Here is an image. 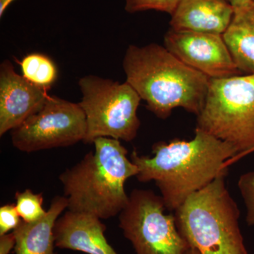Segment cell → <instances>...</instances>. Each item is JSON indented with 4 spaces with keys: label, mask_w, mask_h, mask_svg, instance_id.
<instances>
[{
    "label": "cell",
    "mask_w": 254,
    "mask_h": 254,
    "mask_svg": "<svg viewBox=\"0 0 254 254\" xmlns=\"http://www.w3.org/2000/svg\"><path fill=\"white\" fill-rule=\"evenodd\" d=\"M239 190L246 206V222L249 226L254 225V170L241 175Z\"/></svg>",
    "instance_id": "18"
},
{
    "label": "cell",
    "mask_w": 254,
    "mask_h": 254,
    "mask_svg": "<svg viewBox=\"0 0 254 254\" xmlns=\"http://www.w3.org/2000/svg\"><path fill=\"white\" fill-rule=\"evenodd\" d=\"M153 157L132 152L141 182L154 181L166 209L175 211L190 196L215 179L227 175L225 163L238 154L230 143L195 128L190 141H160L153 146Z\"/></svg>",
    "instance_id": "1"
},
{
    "label": "cell",
    "mask_w": 254,
    "mask_h": 254,
    "mask_svg": "<svg viewBox=\"0 0 254 254\" xmlns=\"http://www.w3.org/2000/svg\"><path fill=\"white\" fill-rule=\"evenodd\" d=\"M105 230L98 217L67 210L55 222V247L87 254H118L105 238Z\"/></svg>",
    "instance_id": "11"
},
{
    "label": "cell",
    "mask_w": 254,
    "mask_h": 254,
    "mask_svg": "<svg viewBox=\"0 0 254 254\" xmlns=\"http://www.w3.org/2000/svg\"><path fill=\"white\" fill-rule=\"evenodd\" d=\"M165 209L162 197L153 190L130 193L119 220L136 254H185L190 248L179 232L175 215L165 214Z\"/></svg>",
    "instance_id": "7"
},
{
    "label": "cell",
    "mask_w": 254,
    "mask_h": 254,
    "mask_svg": "<svg viewBox=\"0 0 254 254\" xmlns=\"http://www.w3.org/2000/svg\"><path fill=\"white\" fill-rule=\"evenodd\" d=\"M16 245L13 232L0 236V254H9Z\"/></svg>",
    "instance_id": "20"
},
{
    "label": "cell",
    "mask_w": 254,
    "mask_h": 254,
    "mask_svg": "<svg viewBox=\"0 0 254 254\" xmlns=\"http://www.w3.org/2000/svg\"><path fill=\"white\" fill-rule=\"evenodd\" d=\"M82 98L79 105L86 120L84 143L100 137L131 142L136 138L141 122L137 110L141 98L127 81L88 75L80 78Z\"/></svg>",
    "instance_id": "6"
},
{
    "label": "cell",
    "mask_w": 254,
    "mask_h": 254,
    "mask_svg": "<svg viewBox=\"0 0 254 254\" xmlns=\"http://www.w3.org/2000/svg\"><path fill=\"white\" fill-rule=\"evenodd\" d=\"M179 0H125V9L130 14L154 10L171 16Z\"/></svg>",
    "instance_id": "17"
},
{
    "label": "cell",
    "mask_w": 254,
    "mask_h": 254,
    "mask_svg": "<svg viewBox=\"0 0 254 254\" xmlns=\"http://www.w3.org/2000/svg\"><path fill=\"white\" fill-rule=\"evenodd\" d=\"M15 199L16 210L23 221L36 222L46 215L43 193H36L31 190H26L16 192Z\"/></svg>",
    "instance_id": "16"
},
{
    "label": "cell",
    "mask_w": 254,
    "mask_h": 254,
    "mask_svg": "<svg viewBox=\"0 0 254 254\" xmlns=\"http://www.w3.org/2000/svg\"><path fill=\"white\" fill-rule=\"evenodd\" d=\"M222 36L241 73L254 74V0L249 6L235 10Z\"/></svg>",
    "instance_id": "14"
},
{
    "label": "cell",
    "mask_w": 254,
    "mask_h": 254,
    "mask_svg": "<svg viewBox=\"0 0 254 254\" xmlns=\"http://www.w3.org/2000/svg\"><path fill=\"white\" fill-rule=\"evenodd\" d=\"M234 12L228 0H179L171 15L170 28L223 35Z\"/></svg>",
    "instance_id": "12"
},
{
    "label": "cell",
    "mask_w": 254,
    "mask_h": 254,
    "mask_svg": "<svg viewBox=\"0 0 254 254\" xmlns=\"http://www.w3.org/2000/svg\"><path fill=\"white\" fill-rule=\"evenodd\" d=\"M164 43L182 63L210 78L242 74L221 34L170 28Z\"/></svg>",
    "instance_id": "9"
},
{
    "label": "cell",
    "mask_w": 254,
    "mask_h": 254,
    "mask_svg": "<svg viewBox=\"0 0 254 254\" xmlns=\"http://www.w3.org/2000/svg\"><path fill=\"white\" fill-rule=\"evenodd\" d=\"M225 177L190 195L175 211L180 235L200 254H248L239 225L240 210Z\"/></svg>",
    "instance_id": "4"
},
{
    "label": "cell",
    "mask_w": 254,
    "mask_h": 254,
    "mask_svg": "<svg viewBox=\"0 0 254 254\" xmlns=\"http://www.w3.org/2000/svg\"><path fill=\"white\" fill-rule=\"evenodd\" d=\"M23 77L37 86L49 91L58 78L56 65L49 57L32 53L17 61Z\"/></svg>",
    "instance_id": "15"
},
{
    "label": "cell",
    "mask_w": 254,
    "mask_h": 254,
    "mask_svg": "<svg viewBox=\"0 0 254 254\" xmlns=\"http://www.w3.org/2000/svg\"><path fill=\"white\" fill-rule=\"evenodd\" d=\"M86 131L79 103L50 96L39 111L11 131V142L16 149L33 153L84 141Z\"/></svg>",
    "instance_id": "8"
},
{
    "label": "cell",
    "mask_w": 254,
    "mask_h": 254,
    "mask_svg": "<svg viewBox=\"0 0 254 254\" xmlns=\"http://www.w3.org/2000/svg\"><path fill=\"white\" fill-rule=\"evenodd\" d=\"M15 71L12 63L0 65V136L18 128L43 108L50 96Z\"/></svg>",
    "instance_id": "10"
},
{
    "label": "cell",
    "mask_w": 254,
    "mask_h": 254,
    "mask_svg": "<svg viewBox=\"0 0 254 254\" xmlns=\"http://www.w3.org/2000/svg\"><path fill=\"white\" fill-rule=\"evenodd\" d=\"M228 1L233 6L234 10H236L249 6L253 2V0H228Z\"/></svg>",
    "instance_id": "21"
},
{
    "label": "cell",
    "mask_w": 254,
    "mask_h": 254,
    "mask_svg": "<svg viewBox=\"0 0 254 254\" xmlns=\"http://www.w3.org/2000/svg\"><path fill=\"white\" fill-rule=\"evenodd\" d=\"M16 0H0V18L2 17L5 11L9 7L11 3Z\"/></svg>",
    "instance_id": "22"
},
{
    "label": "cell",
    "mask_w": 254,
    "mask_h": 254,
    "mask_svg": "<svg viewBox=\"0 0 254 254\" xmlns=\"http://www.w3.org/2000/svg\"><path fill=\"white\" fill-rule=\"evenodd\" d=\"M254 153V148H253V149H252V151H251V153Z\"/></svg>",
    "instance_id": "24"
},
{
    "label": "cell",
    "mask_w": 254,
    "mask_h": 254,
    "mask_svg": "<svg viewBox=\"0 0 254 254\" xmlns=\"http://www.w3.org/2000/svg\"><path fill=\"white\" fill-rule=\"evenodd\" d=\"M185 254H200V253L198 250H195V249L190 248L185 252Z\"/></svg>",
    "instance_id": "23"
},
{
    "label": "cell",
    "mask_w": 254,
    "mask_h": 254,
    "mask_svg": "<svg viewBox=\"0 0 254 254\" xmlns=\"http://www.w3.org/2000/svg\"><path fill=\"white\" fill-rule=\"evenodd\" d=\"M123 66L126 81L158 118L175 108L198 115L204 106L210 78L190 68L156 43L127 48Z\"/></svg>",
    "instance_id": "2"
},
{
    "label": "cell",
    "mask_w": 254,
    "mask_h": 254,
    "mask_svg": "<svg viewBox=\"0 0 254 254\" xmlns=\"http://www.w3.org/2000/svg\"><path fill=\"white\" fill-rule=\"evenodd\" d=\"M68 208L65 196H56L46 215L33 222H21L13 230L16 254H57L55 252L54 227L64 210Z\"/></svg>",
    "instance_id": "13"
},
{
    "label": "cell",
    "mask_w": 254,
    "mask_h": 254,
    "mask_svg": "<svg viewBox=\"0 0 254 254\" xmlns=\"http://www.w3.org/2000/svg\"><path fill=\"white\" fill-rule=\"evenodd\" d=\"M94 151L87 153L60 175L68 210L91 214L101 220L120 215L128 203L125 182L136 177L138 168L127 158L120 140L100 137Z\"/></svg>",
    "instance_id": "3"
},
{
    "label": "cell",
    "mask_w": 254,
    "mask_h": 254,
    "mask_svg": "<svg viewBox=\"0 0 254 254\" xmlns=\"http://www.w3.org/2000/svg\"><path fill=\"white\" fill-rule=\"evenodd\" d=\"M22 222L15 204H5L0 208V236L14 230Z\"/></svg>",
    "instance_id": "19"
},
{
    "label": "cell",
    "mask_w": 254,
    "mask_h": 254,
    "mask_svg": "<svg viewBox=\"0 0 254 254\" xmlns=\"http://www.w3.org/2000/svg\"><path fill=\"white\" fill-rule=\"evenodd\" d=\"M196 127L233 145L238 154L225 167L251 154L254 148V74L210 78Z\"/></svg>",
    "instance_id": "5"
}]
</instances>
